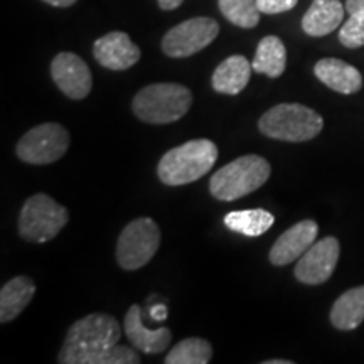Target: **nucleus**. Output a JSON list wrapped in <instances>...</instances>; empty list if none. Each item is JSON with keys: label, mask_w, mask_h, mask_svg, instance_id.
I'll list each match as a JSON object with an SVG mask.
<instances>
[{"label": "nucleus", "mask_w": 364, "mask_h": 364, "mask_svg": "<svg viewBox=\"0 0 364 364\" xmlns=\"http://www.w3.org/2000/svg\"><path fill=\"white\" fill-rule=\"evenodd\" d=\"M120 324L108 314H90L68 331L59 363L63 364H139L134 349L118 346Z\"/></svg>", "instance_id": "1"}, {"label": "nucleus", "mask_w": 364, "mask_h": 364, "mask_svg": "<svg viewBox=\"0 0 364 364\" xmlns=\"http://www.w3.org/2000/svg\"><path fill=\"white\" fill-rule=\"evenodd\" d=\"M218 147L208 139H196L171 149L159 162L157 174L164 184L184 186L201 179L213 169Z\"/></svg>", "instance_id": "2"}, {"label": "nucleus", "mask_w": 364, "mask_h": 364, "mask_svg": "<svg viewBox=\"0 0 364 364\" xmlns=\"http://www.w3.org/2000/svg\"><path fill=\"white\" fill-rule=\"evenodd\" d=\"M193 105V93L177 83L145 86L135 95L132 110L145 124L166 125L181 120Z\"/></svg>", "instance_id": "3"}, {"label": "nucleus", "mask_w": 364, "mask_h": 364, "mask_svg": "<svg viewBox=\"0 0 364 364\" xmlns=\"http://www.w3.org/2000/svg\"><path fill=\"white\" fill-rule=\"evenodd\" d=\"M270 172L272 167L267 159L250 154L216 171L209 181V191L220 201H235L260 189Z\"/></svg>", "instance_id": "4"}, {"label": "nucleus", "mask_w": 364, "mask_h": 364, "mask_svg": "<svg viewBox=\"0 0 364 364\" xmlns=\"http://www.w3.org/2000/svg\"><path fill=\"white\" fill-rule=\"evenodd\" d=\"M324 120L312 108L299 103H282L263 113L258 129L263 135L284 142H307L321 134Z\"/></svg>", "instance_id": "5"}, {"label": "nucleus", "mask_w": 364, "mask_h": 364, "mask_svg": "<svg viewBox=\"0 0 364 364\" xmlns=\"http://www.w3.org/2000/svg\"><path fill=\"white\" fill-rule=\"evenodd\" d=\"M70 215L51 196L34 194L24 203L19 216V235L31 243H46L66 226Z\"/></svg>", "instance_id": "6"}, {"label": "nucleus", "mask_w": 364, "mask_h": 364, "mask_svg": "<svg viewBox=\"0 0 364 364\" xmlns=\"http://www.w3.org/2000/svg\"><path fill=\"white\" fill-rule=\"evenodd\" d=\"M161 247V230L150 218H136L120 233L117 260L124 270H139L156 257Z\"/></svg>", "instance_id": "7"}, {"label": "nucleus", "mask_w": 364, "mask_h": 364, "mask_svg": "<svg viewBox=\"0 0 364 364\" xmlns=\"http://www.w3.org/2000/svg\"><path fill=\"white\" fill-rule=\"evenodd\" d=\"M70 147V134L59 124H43L31 129L17 142V157L27 164L44 166L56 162Z\"/></svg>", "instance_id": "8"}, {"label": "nucleus", "mask_w": 364, "mask_h": 364, "mask_svg": "<svg viewBox=\"0 0 364 364\" xmlns=\"http://www.w3.org/2000/svg\"><path fill=\"white\" fill-rule=\"evenodd\" d=\"M220 34V24L211 17L184 21L164 36L162 51L169 58H189L208 48Z\"/></svg>", "instance_id": "9"}, {"label": "nucleus", "mask_w": 364, "mask_h": 364, "mask_svg": "<svg viewBox=\"0 0 364 364\" xmlns=\"http://www.w3.org/2000/svg\"><path fill=\"white\" fill-rule=\"evenodd\" d=\"M339 241L334 236L314 243L295 265V277L306 285H321L332 277L339 260Z\"/></svg>", "instance_id": "10"}, {"label": "nucleus", "mask_w": 364, "mask_h": 364, "mask_svg": "<svg viewBox=\"0 0 364 364\" xmlns=\"http://www.w3.org/2000/svg\"><path fill=\"white\" fill-rule=\"evenodd\" d=\"M51 76L58 88L71 100L86 98L93 86L88 65L73 53H61L53 59Z\"/></svg>", "instance_id": "11"}, {"label": "nucleus", "mask_w": 364, "mask_h": 364, "mask_svg": "<svg viewBox=\"0 0 364 364\" xmlns=\"http://www.w3.org/2000/svg\"><path fill=\"white\" fill-rule=\"evenodd\" d=\"M318 226L316 221L304 220L279 236L270 250V262L275 267L289 265L299 260L316 243Z\"/></svg>", "instance_id": "12"}, {"label": "nucleus", "mask_w": 364, "mask_h": 364, "mask_svg": "<svg viewBox=\"0 0 364 364\" xmlns=\"http://www.w3.org/2000/svg\"><path fill=\"white\" fill-rule=\"evenodd\" d=\"M93 56L107 70L124 71L139 61L140 49L139 46L132 43L129 34L113 31L95 43Z\"/></svg>", "instance_id": "13"}, {"label": "nucleus", "mask_w": 364, "mask_h": 364, "mask_svg": "<svg viewBox=\"0 0 364 364\" xmlns=\"http://www.w3.org/2000/svg\"><path fill=\"white\" fill-rule=\"evenodd\" d=\"M125 334L139 351L145 354H159L169 348L172 334L167 327L147 329L142 321V309L132 306L125 316Z\"/></svg>", "instance_id": "14"}, {"label": "nucleus", "mask_w": 364, "mask_h": 364, "mask_svg": "<svg viewBox=\"0 0 364 364\" xmlns=\"http://www.w3.org/2000/svg\"><path fill=\"white\" fill-rule=\"evenodd\" d=\"M314 73L326 86L343 95L358 93L363 86L361 73L349 63L336 58H324L317 61Z\"/></svg>", "instance_id": "15"}, {"label": "nucleus", "mask_w": 364, "mask_h": 364, "mask_svg": "<svg viewBox=\"0 0 364 364\" xmlns=\"http://www.w3.org/2000/svg\"><path fill=\"white\" fill-rule=\"evenodd\" d=\"M344 9L341 0H314L302 19L304 33L312 38L331 34L343 22Z\"/></svg>", "instance_id": "16"}, {"label": "nucleus", "mask_w": 364, "mask_h": 364, "mask_svg": "<svg viewBox=\"0 0 364 364\" xmlns=\"http://www.w3.org/2000/svg\"><path fill=\"white\" fill-rule=\"evenodd\" d=\"M253 66L241 54L226 58L220 66L213 73V88L218 93L225 95H238L247 88L250 76H252Z\"/></svg>", "instance_id": "17"}, {"label": "nucleus", "mask_w": 364, "mask_h": 364, "mask_svg": "<svg viewBox=\"0 0 364 364\" xmlns=\"http://www.w3.org/2000/svg\"><path fill=\"white\" fill-rule=\"evenodd\" d=\"M36 294L34 282L26 275L14 277L0 290V322L6 324L29 306Z\"/></svg>", "instance_id": "18"}, {"label": "nucleus", "mask_w": 364, "mask_h": 364, "mask_svg": "<svg viewBox=\"0 0 364 364\" xmlns=\"http://www.w3.org/2000/svg\"><path fill=\"white\" fill-rule=\"evenodd\" d=\"M364 321V285L344 292L331 311V322L339 331H353Z\"/></svg>", "instance_id": "19"}, {"label": "nucleus", "mask_w": 364, "mask_h": 364, "mask_svg": "<svg viewBox=\"0 0 364 364\" xmlns=\"http://www.w3.org/2000/svg\"><path fill=\"white\" fill-rule=\"evenodd\" d=\"M253 71L279 78L284 75L287 66V49L280 38L277 36H267L260 41L257 48V54L252 63Z\"/></svg>", "instance_id": "20"}, {"label": "nucleus", "mask_w": 364, "mask_h": 364, "mask_svg": "<svg viewBox=\"0 0 364 364\" xmlns=\"http://www.w3.org/2000/svg\"><path fill=\"white\" fill-rule=\"evenodd\" d=\"M275 223V216L265 209H245V211L228 213L225 225L235 233H240L250 238H257L267 233Z\"/></svg>", "instance_id": "21"}, {"label": "nucleus", "mask_w": 364, "mask_h": 364, "mask_svg": "<svg viewBox=\"0 0 364 364\" xmlns=\"http://www.w3.org/2000/svg\"><path fill=\"white\" fill-rule=\"evenodd\" d=\"M213 358V348L206 339L189 338L171 349L166 364H208Z\"/></svg>", "instance_id": "22"}, {"label": "nucleus", "mask_w": 364, "mask_h": 364, "mask_svg": "<svg viewBox=\"0 0 364 364\" xmlns=\"http://www.w3.org/2000/svg\"><path fill=\"white\" fill-rule=\"evenodd\" d=\"M218 4L223 16L241 29H253L260 22L257 0H218Z\"/></svg>", "instance_id": "23"}, {"label": "nucleus", "mask_w": 364, "mask_h": 364, "mask_svg": "<svg viewBox=\"0 0 364 364\" xmlns=\"http://www.w3.org/2000/svg\"><path fill=\"white\" fill-rule=\"evenodd\" d=\"M339 41L349 49L364 46V12L351 14V17L341 27Z\"/></svg>", "instance_id": "24"}, {"label": "nucleus", "mask_w": 364, "mask_h": 364, "mask_svg": "<svg viewBox=\"0 0 364 364\" xmlns=\"http://www.w3.org/2000/svg\"><path fill=\"white\" fill-rule=\"evenodd\" d=\"M299 0H257V6L262 14H282L292 11Z\"/></svg>", "instance_id": "25"}, {"label": "nucleus", "mask_w": 364, "mask_h": 364, "mask_svg": "<svg viewBox=\"0 0 364 364\" xmlns=\"http://www.w3.org/2000/svg\"><path fill=\"white\" fill-rule=\"evenodd\" d=\"M346 11H348L349 16L364 12V0H346Z\"/></svg>", "instance_id": "26"}, {"label": "nucleus", "mask_w": 364, "mask_h": 364, "mask_svg": "<svg viewBox=\"0 0 364 364\" xmlns=\"http://www.w3.org/2000/svg\"><path fill=\"white\" fill-rule=\"evenodd\" d=\"M157 2L162 11H174V9L179 7L184 0H157Z\"/></svg>", "instance_id": "27"}, {"label": "nucleus", "mask_w": 364, "mask_h": 364, "mask_svg": "<svg viewBox=\"0 0 364 364\" xmlns=\"http://www.w3.org/2000/svg\"><path fill=\"white\" fill-rule=\"evenodd\" d=\"M43 2L54 7H71L76 0H43Z\"/></svg>", "instance_id": "28"}, {"label": "nucleus", "mask_w": 364, "mask_h": 364, "mask_svg": "<svg viewBox=\"0 0 364 364\" xmlns=\"http://www.w3.org/2000/svg\"><path fill=\"white\" fill-rule=\"evenodd\" d=\"M154 316H156V318H164V317H166V307L159 306V307L154 309Z\"/></svg>", "instance_id": "29"}, {"label": "nucleus", "mask_w": 364, "mask_h": 364, "mask_svg": "<svg viewBox=\"0 0 364 364\" xmlns=\"http://www.w3.org/2000/svg\"><path fill=\"white\" fill-rule=\"evenodd\" d=\"M267 364H290V361H280V359H273V361H267Z\"/></svg>", "instance_id": "30"}]
</instances>
